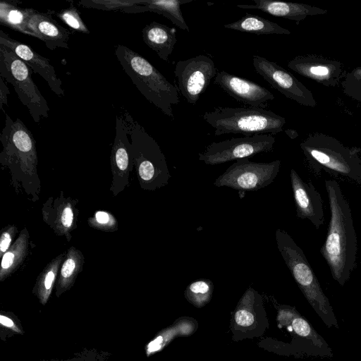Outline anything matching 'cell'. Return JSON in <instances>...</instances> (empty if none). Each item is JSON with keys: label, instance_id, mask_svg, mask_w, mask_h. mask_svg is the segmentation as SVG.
Wrapping results in <instances>:
<instances>
[{"label": "cell", "instance_id": "cell-1", "mask_svg": "<svg viewBox=\"0 0 361 361\" xmlns=\"http://www.w3.org/2000/svg\"><path fill=\"white\" fill-rule=\"evenodd\" d=\"M330 221L320 253L341 286L349 280L357 259V243L350 204L335 180H325Z\"/></svg>", "mask_w": 361, "mask_h": 361}, {"label": "cell", "instance_id": "cell-2", "mask_svg": "<svg viewBox=\"0 0 361 361\" xmlns=\"http://www.w3.org/2000/svg\"><path fill=\"white\" fill-rule=\"evenodd\" d=\"M275 238L285 264L308 303L328 328L338 329L333 307L302 250L281 228L276 229Z\"/></svg>", "mask_w": 361, "mask_h": 361}, {"label": "cell", "instance_id": "cell-3", "mask_svg": "<svg viewBox=\"0 0 361 361\" xmlns=\"http://www.w3.org/2000/svg\"><path fill=\"white\" fill-rule=\"evenodd\" d=\"M123 70L140 92L165 115L173 119L172 105L179 103L177 88L142 56L122 44L115 47Z\"/></svg>", "mask_w": 361, "mask_h": 361}, {"label": "cell", "instance_id": "cell-4", "mask_svg": "<svg viewBox=\"0 0 361 361\" xmlns=\"http://www.w3.org/2000/svg\"><path fill=\"white\" fill-rule=\"evenodd\" d=\"M300 146L316 173L324 171L361 184L360 149L345 147L335 137L321 133L310 134Z\"/></svg>", "mask_w": 361, "mask_h": 361}, {"label": "cell", "instance_id": "cell-5", "mask_svg": "<svg viewBox=\"0 0 361 361\" xmlns=\"http://www.w3.org/2000/svg\"><path fill=\"white\" fill-rule=\"evenodd\" d=\"M203 119L214 129L215 135L234 133L245 136L275 135L283 130L286 118L265 109L252 106L216 107L205 112Z\"/></svg>", "mask_w": 361, "mask_h": 361}, {"label": "cell", "instance_id": "cell-6", "mask_svg": "<svg viewBox=\"0 0 361 361\" xmlns=\"http://www.w3.org/2000/svg\"><path fill=\"white\" fill-rule=\"evenodd\" d=\"M123 118L131 139L133 161L136 164L142 187L156 190L167 185L171 175L160 147L127 111Z\"/></svg>", "mask_w": 361, "mask_h": 361}, {"label": "cell", "instance_id": "cell-7", "mask_svg": "<svg viewBox=\"0 0 361 361\" xmlns=\"http://www.w3.org/2000/svg\"><path fill=\"white\" fill-rule=\"evenodd\" d=\"M32 69L8 47L0 44V77L11 83L34 121L48 118L49 107L32 78Z\"/></svg>", "mask_w": 361, "mask_h": 361}, {"label": "cell", "instance_id": "cell-8", "mask_svg": "<svg viewBox=\"0 0 361 361\" xmlns=\"http://www.w3.org/2000/svg\"><path fill=\"white\" fill-rule=\"evenodd\" d=\"M276 322L292 336L299 354L314 357L331 358L334 353L324 338L295 307L276 305Z\"/></svg>", "mask_w": 361, "mask_h": 361}, {"label": "cell", "instance_id": "cell-9", "mask_svg": "<svg viewBox=\"0 0 361 361\" xmlns=\"http://www.w3.org/2000/svg\"><path fill=\"white\" fill-rule=\"evenodd\" d=\"M280 167V160L259 163L247 158L238 159L216 178L214 185L239 191H257L274 180Z\"/></svg>", "mask_w": 361, "mask_h": 361}, {"label": "cell", "instance_id": "cell-10", "mask_svg": "<svg viewBox=\"0 0 361 361\" xmlns=\"http://www.w3.org/2000/svg\"><path fill=\"white\" fill-rule=\"evenodd\" d=\"M275 141L272 135L259 134L213 142L203 152L199 153L198 159L207 165L236 161L272 151Z\"/></svg>", "mask_w": 361, "mask_h": 361}, {"label": "cell", "instance_id": "cell-11", "mask_svg": "<svg viewBox=\"0 0 361 361\" xmlns=\"http://www.w3.org/2000/svg\"><path fill=\"white\" fill-rule=\"evenodd\" d=\"M269 327L263 297L249 287L240 298L232 316L230 329L235 341L262 336Z\"/></svg>", "mask_w": 361, "mask_h": 361}, {"label": "cell", "instance_id": "cell-12", "mask_svg": "<svg viewBox=\"0 0 361 361\" xmlns=\"http://www.w3.org/2000/svg\"><path fill=\"white\" fill-rule=\"evenodd\" d=\"M5 116V126L0 136L1 160L11 165L33 168L37 163L33 135L20 119L13 121L6 113Z\"/></svg>", "mask_w": 361, "mask_h": 361}, {"label": "cell", "instance_id": "cell-13", "mask_svg": "<svg viewBox=\"0 0 361 361\" xmlns=\"http://www.w3.org/2000/svg\"><path fill=\"white\" fill-rule=\"evenodd\" d=\"M178 87L190 104H195L218 73L214 61L205 55L178 61L174 70Z\"/></svg>", "mask_w": 361, "mask_h": 361}, {"label": "cell", "instance_id": "cell-14", "mask_svg": "<svg viewBox=\"0 0 361 361\" xmlns=\"http://www.w3.org/2000/svg\"><path fill=\"white\" fill-rule=\"evenodd\" d=\"M252 64L257 73L286 97L302 106H317L312 92L292 73L276 63L255 55Z\"/></svg>", "mask_w": 361, "mask_h": 361}, {"label": "cell", "instance_id": "cell-15", "mask_svg": "<svg viewBox=\"0 0 361 361\" xmlns=\"http://www.w3.org/2000/svg\"><path fill=\"white\" fill-rule=\"evenodd\" d=\"M288 67L326 87L337 86L346 73L341 61L317 54L297 56L288 63Z\"/></svg>", "mask_w": 361, "mask_h": 361}, {"label": "cell", "instance_id": "cell-16", "mask_svg": "<svg viewBox=\"0 0 361 361\" xmlns=\"http://www.w3.org/2000/svg\"><path fill=\"white\" fill-rule=\"evenodd\" d=\"M214 83L237 101L252 107L265 109L274 99L265 87L224 71L218 72Z\"/></svg>", "mask_w": 361, "mask_h": 361}, {"label": "cell", "instance_id": "cell-17", "mask_svg": "<svg viewBox=\"0 0 361 361\" xmlns=\"http://www.w3.org/2000/svg\"><path fill=\"white\" fill-rule=\"evenodd\" d=\"M0 44H2L22 59L32 71L39 75L48 84L51 90L58 97L64 96L62 81L58 77L49 60L36 52L29 45L11 38L3 30L0 31Z\"/></svg>", "mask_w": 361, "mask_h": 361}, {"label": "cell", "instance_id": "cell-18", "mask_svg": "<svg viewBox=\"0 0 361 361\" xmlns=\"http://www.w3.org/2000/svg\"><path fill=\"white\" fill-rule=\"evenodd\" d=\"M291 188L299 219H308L317 228L324 222L323 201L314 185L304 181L292 169L290 173Z\"/></svg>", "mask_w": 361, "mask_h": 361}, {"label": "cell", "instance_id": "cell-19", "mask_svg": "<svg viewBox=\"0 0 361 361\" xmlns=\"http://www.w3.org/2000/svg\"><path fill=\"white\" fill-rule=\"evenodd\" d=\"M54 11L43 13L34 10L27 21V26L35 37L44 42L50 50L56 48L69 49L70 31L59 25L53 18Z\"/></svg>", "mask_w": 361, "mask_h": 361}, {"label": "cell", "instance_id": "cell-20", "mask_svg": "<svg viewBox=\"0 0 361 361\" xmlns=\"http://www.w3.org/2000/svg\"><path fill=\"white\" fill-rule=\"evenodd\" d=\"M253 2L254 4H238L236 6L243 9H258L274 16L293 20L296 24L308 16L327 13L325 9L305 4L274 0H253Z\"/></svg>", "mask_w": 361, "mask_h": 361}, {"label": "cell", "instance_id": "cell-21", "mask_svg": "<svg viewBox=\"0 0 361 361\" xmlns=\"http://www.w3.org/2000/svg\"><path fill=\"white\" fill-rule=\"evenodd\" d=\"M142 37L144 42L154 51L161 59L166 62L169 61V56L177 42L175 28L153 21L143 27Z\"/></svg>", "mask_w": 361, "mask_h": 361}, {"label": "cell", "instance_id": "cell-22", "mask_svg": "<svg viewBox=\"0 0 361 361\" xmlns=\"http://www.w3.org/2000/svg\"><path fill=\"white\" fill-rule=\"evenodd\" d=\"M198 328L196 319L189 317H181L173 324L161 330L145 346L147 357L161 351L172 341L178 337H185L193 334Z\"/></svg>", "mask_w": 361, "mask_h": 361}, {"label": "cell", "instance_id": "cell-23", "mask_svg": "<svg viewBox=\"0 0 361 361\" xmlns=\"http://www.w3.org/2000/svg\"><path fill=\"white\" fill-rule=\"evenodd\" d=\"M225 28L256 35H290V31L257 15L246 13L240 19L224 25Z\"/></svg>", "mask_w": 361, "mask_h": 361}, {"label": "cell", "instance_id": "cell-24", "mask_svg": "<svg viewBox=\"0 0 361 361\" xmlns=\"http://www.w3.org/2000/svg\"><path fill=\"white\" fill-rule=\"evenodd\" d=\"M18 1H1L0 3V23L2 25L35 37V34L27 26V21L35 9L23 8L18 6Z\"/></svg>", "mask_w": 361, "mask_h": 361}, {"label": "cell", "instance_id": "cell-25", "mask_svg": "<svg viewBox=\"0 0 361 361\" xmlns=\"http://www.w3.org/2000/svg\"><path fill=\"white\" fill-rule=\"evenodd\" d=\"M82 252L75 247H71L63 261L59 276L56 283V295L59 297L63 293L69 290L82 271L84 264Z\"/></svg>", "mask_w": 361, "mask_h": 361}, {"label": "cell", "instance_id": "cell-26", "mask_svg": "<svg viewBox=\"0 0 361 361\" xmlns=\"http://www.w3.org/2000/svg\"><path fill=\"white\" fill-rule=\"evenodd\" d=\"M192 0H140L147 11L164 16L182 30L189 31V27L183 18L180 6Z\"/></svg>", "mask_w": 361, "mask_h": 361}, {"label": "cell", "instance_id": "cell-27", "mask_svg": "<svg viewBox=\"0 0 361 361\" xmlns=\"http://www.w3.org/2000/svg\"><path fill=\"white\" fill-rule=\"evenodd\" d=\"M29 233L25 228L16 242L2 256L0 280L3 281L12 274L23 261L28 248Z\"/></svg>", "mask_w": 361, "mask_h": 361}, {"label": "cell", "instance_id": "cell-28", "mask_svg": "<svg viewBox=\"0 0 361 361\" xmlns=\"http://www.w3.org/2000/svg\"><path fill=\"white\" fill-rule=\"evenodd\" d=\"M65 256V253H62L53 259L37 277L33 293L42 305H45L49 298L59 267Z\"/></svg>", "mask_w": 361, "mask_h": 361}, {"label": "cell", "instance_id": "cell-29", "mask_svg": "<svg viewBox=\"0 0 361 361\" xmlns=\"http://www.w3.org/2000/svg\"><path fill=\"white\" fill-rule=\"evenodd\" d=\"M78 4L85 8L107 11H120L127 13L147 12L140 0H88L80 1Z\"/></svg>", "mask_w": 361, "mask_h": 361}, {"label": "cell", "instance_id": "cell-30", "mask_svg": "<svg viewBox=\"0 0 361 361\" xmlns=\"http://www.w3.org/2000/svg\"><path fill=\"white\" fill-rule=\"evenodd\" d=\"M213 291V282L207 279H200L188 284L183 295L191 305L197 308H202L210 302Z\"/></svg>", "mask_w": 361, "mask_h": 361}, {"label": "cell", "instance_id": "cell-31", "mask_svg": "<svg viewBox=\"0 0 361 361\" xmlns=\"http://www.w3.org/2000/svg\"><path fill=\"white\" fill-rule=\"evenodd\" d=\"M341 85L343 92L350 98L361 102V66L346 72Z\"/></svg>", "mask_w": 361, "mask_h": 361}, {"label": "cell", "instance_id": "cell-32", "mask_svg": "<svg viewBox=\"0 0 361 361\" xmlns=\"http://www.w3.org/2000/svg\"><path fill=\"white\" fill-rule=\"evenodd\" d=\"M56 16L72 30L83 34H90L89 29L81 18L78 11L73 4H71L68 8L56 13Z\"/></svg>", "mask_w": 361, "mask_h": 361}, {"label": "cell", "instance_id": "cell-33", "mask_svg": "<svg viewBox=\"0 0 361 361\" xmlns=\"http://www.w3.org/2000/svg\"><path fill=\"white\" fill-rule=\"evenodd\" d=\"M56 219L59 226H62L64 230L68 231L72 227L73 211L70 203L64 204L63 209L61 207L58 209Z\"/></svg>", "mask_w": 361, "mask_h": 361}, {"label": "cell", "instance_id": "cell-34", "mask_svg": "<svg viewBox=\"0 0 361 361\" xmlns=\"http://www.w3.org/2000/svg\"><path fill=\"white\" fill-rule=\"evenodd\" d=\"M17 232L18 229L14 226H8L1 231L0 238L1 255L9 249L11 247V243Z\"/></svg>", "mask_w": 361, "mask_h": 361}, {"label": "cell", "instance_id": "cell-35", "mask_svg": "<svg viewBox=\"0 0 361 361\" xmlns=\"http://www.w3.org/2000/svg\"><path fill=\"white\" fill-rule=\"evenodd\" d=\"M94 219L99 228H111L113 226V216L107 212L99 211L94 215Z\"/></svg>", "mask_w": 361, "mask_h": 361}, {"label": "cell", "instance_id": "cell-36", "mask_svg": "<svg viewBox=\"0 0 361 361\" xmlns=\"http://www.w3.org/2000/svg\"><path fill=\"white\" fill-rule=\"evenodd\" d=\"M10 94V90L5 83V80L0 77V110L3 111L5 114L6 111L3 109V105L8 106V94Z\"/></svg>", "mask_w": 361, "mask_h": 361}, {"label": "cell", "instance_id": "cell-37", "mask_svg": "<svg viewBox=\"0 0 361 361\" xmlns=\"http://www.w3.org/2000/svg\"><path fill=\"white\" fill-rule=\"evenodd\" d=\"M0 323L2 326H4V327L10 329L15 333L20 334H23L22 331L19 329V327L14 322V321L11 318H10L6 315H4V314L0 315Z\"/></svg>", "mask_w": 361, "mask_h": 361}, {"label": "cell", "instance_id": "cell-38", "mask_svg": "<svg viewBox=\"0 0 361 361\" xmlns=\"http://www.w3.org/2000/svg\"><path fill=\"white\" fill-rule=\"evenodd\" d=\"M286 133L292 139L298 137V133L295 130L288 129L285 130Z\"/></svg>", "mask_w": 361, "mask_h": 361}]
</instances>
